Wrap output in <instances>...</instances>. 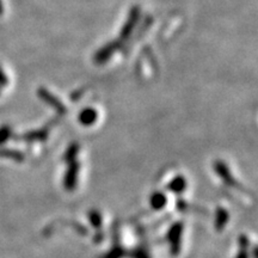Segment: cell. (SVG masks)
<instances>
[{
    "mask_svg": "<svg viewBox=\"0 0 258 258\" xmlns=\"http://www.w3.org/2000/svg\"><path fill=\"white\" fill-rule=\"evenodd\" d=\"M214 169H215V172L218 173V176L221 177L222 180H224L226 184L232 186V188H235L237 190H239V191H241V192L246 194V195H250V191H247V190L245 189L239 182H237V180L233 178L231 171L228 170L227 165H226L224 161H222V160L215 161Z\"/></svg>",
    "mask_w": 258,
    "mask_h": 258,
    "instance_id": "6da1fadb",
    "label": "cell"
},
{
    "mask_svg": "<svg viewBox=\"0 0 258 258\" xmlns=\"http://www.w3.org/2000/svg\"><path fill=\"white\" fill-rule=\"evenodd\" d=\"M139 18H140V8L135 5L131 9V11H129L127 21H125V23L123 24V27H122V29H121L120 42L128 40V37L131 36L132 32L134 31L135 27H137Z\"/></svg>",
    "mask_w": 258,
    "mask_h": 258,
    "instance_id": "7a4b0ae2",
    "label": "cell"
},
{
    "mask_svg": "<svg viewBox=\"0 0 258 258\" xmlns=\"http://www.w3.org/2000/svg\"><path fill=\"white\" fill-rule=\"evenodd\" d=\"M120 47H121L120 41L109 42V43L104 44L101 49L97 50V53L93 55V61H95V63L97 64H103L108 62V61L111 59V56L118 50V48Z\"/></svg>",
    "mask_w": 258,
    "mask_h": 258,
    "instance_id": "3957f363",
    "label": "cell"
},
{
    "mask_svg": "<svg viewBox=\"0 0 258 258\" xmlns=\"http://www.w3.org/2000/svg\"><path fill=\"white\" fill-rule=\"evenodd\" d=\"M182 233H183V222H176L170 228L166 238L171 245V253L178 254L180 251V243H182Z\"/></svg>",
    "mask_w": 258,
    "mask_h": 258,
    "instance_id": "277c9868",
    "label": "cell"
},
{
    "mask_svg": "<svg viewBox=\"0 0 258 258\" xmlns=\"http://www.w3.org/2000/svg\"><path fill=\"white\" fill-rule=\"evenodd\" d=\"M37 96L40 97V99L42 102H44L46 104L51 106V108H53L56 112H59V114H61V115L66 114L67 110H66V106L63 105V103L61 102L56 96H54L50 91H48L47 89H44V88L38 89Z\"/></svg>",
    "mask_w": 258,
    "mask_h": 258,
    "instance_id": "5b68a950",
    "label": "cell"
},
{
    "mask_svg": "<svg viewBox=\"0 0 258 258\" xmlns=\"http://www.w3.org/2000/svg\"><path fill=\"white\" fill-rule=\"evenodd\" d=\"M78 173H79V163L78 160H73L69 163V167H67L66 173H64L63 178V185L64 188L70 191L74 190L77 186V180H78Z\"/></svg>",
    "mask_w": 258,
    "mask_h": 258,
    "instance_id": "8992f818",
    "label": "cell"
},
{
    "mask_svg": "<svg viewBox=\"0 0 258 258\" xmlns=\"http://www.w3.org/2000/svg\"><path fill=\"white\" fill-rule=\"evenodd\" d=\"M48 135H49V128L44 127V128H41V129H36V131L28 132V133L23 134L21 138H18V139L27 141V143H32V141H44V140H47Z\"/></svg>",
    "mask_w": 258,
    "mask_h": 258,
    "instance_id": "52a82bcc",
    "label": "cell"
},
{
    "mask_svg": "<svg viewBox=\"0 0 258 258\" xmlns=\"http://www.w3.org/2000/svg\"><path fill=\"white\" fill-rule=\"evenodd\" d=\"M98 118V112H97L93 108H86L82 110L79 114V122L85 127H90L92 125Z\"/></svg>",
    "mask_w": 258,
    "mask_h": 258,
    "instance_id": "ba28073f",
    "label": "cell"
},
{
    "mask_svg": "<svg viewBox=\"0 0 258 258\" xmlns=\"http://www.w3.org/2000/svg\"><path fill=\"white\" fill-rule=\"evenodd\" d=\"M114 230H115V234H114L115 246L112 247L110 252L106 254L104 258H122V257L125 256V251H124L123 247H122L120 245V235H118V227H117V226H116Z\"/></svg>",
    "mask_w": 258,
    "mask_h": 258,
    "instance_id": "9c48e42d",
    "label": "cell"
},
{
    "mask_svg": "<svg viewBox=\"0 0 258 258\" xmlns=\"http://www.w3.org/2000/svg\"><path fill=\"white\" fill-rule=\"evenodd\" d=\"M186 188V179L183 176H177L167 184L166 189L176 194H182Z\"/></svg>",
    "mask_w": 258,
    "mask_h": 258,
    "instance_id": "30bf717a",
    "label": "cell"
},
{
    "mask_svg": "<svg viewBox=\"0 0 258 258\" xmlns=\"http://www.w3.org/2000/svg\"><path fill=\"white\" fill-rule=\"evenodd\" d=\"M228 219H230V214L226 211L225 208L218 207L217 209V215H215V228H217L218 232H221L224 230L226 224L228 222Z\"/></svg>",
    "mask_w": 258,
    "mask_h": 258,
    "instance_id": "8fae6325",
    "label": "cell"
},
{
    "mask_svg": "<svg viewBox=\"0 0 258 258\" xmlns=\"http://www.w3.org/2000/svg\"><path fill=\"white\" fill-rule=\"evenodd\" d=\"M166 196L164 195L163 192H154L152 194L150 200L151 207H152L154 211H160V209H163L166 206Z\"/></svg>",
    "mask_w": 258,
    "mask_h": 258,
    "instance_id": "7c38bea8",
    "label": "cell"
},
{
    "mask_svg": "<svg viewBox=\"0 0 258 258\" xmlns=\"http://www.w3.org/2000/svg\"><path fill=\"white\" fill-rule=\"evenodd\" d=\"M0 157L10 158V159L16 160V161H23L24 160V154L22 153L21 151L8 150V148H3V150H0Z\"/></svg>",
    "mask_w": 258,
    "mask_h": 258,
    "instance_id": "4fadbf2b",
    "label": "cell"
},
{
    "mask_svg": "<svg viewBox=\"0 0 258 258\" xmlns=\"http://www.w3.org/2000/svg\"><path fill=\"white\" fill-rule=\"evenodd\" d=\"M79 148L80 147H79L78 144L73 143L69 148H67L66 153H64V156H63V159L66 160L67 163H71V161L76 160V158L79 153Z\"/></svg>",
    "mask_w": 258,
    "mask_h": 258,
    "instance_id": "5bb4252c",
    "label": "cell"
},
{
    "mask_svg": "<svg viewBox=\"0 0 258 258\" xmlns=\"http://www.w3.org/2000/svg\"><path fill=\"white\" fill-rule=\"evenodd\" d=\"M12 137V128L8 124L0 127V145L5 144Z\"/></svg>",
    "mask_w": 258,
    "mask_h": 258,
    "instance_id": "9a60e30c",
    "label": "cell"
},
{
    "mask_svg": "<svg viewBox=\"0 0 258 258\" xmlns=\"http://www.w3.org/2000/svg\"><path fill=\"white\" fill-rule=\"evenodd\" d=\"M89 218H90V222H91L93 227H95V228L101 227V225H102V215H101V213H99L98 211H95V209H92V211L90 212Z\"/></svg>",
    "mask_w": 258,
    "mask_h": 258,
    "instance_id": "2e32d148",
    "label": "cell"
},
{
    "mask_svg": "<svg viewBox=\"0 0 258 258\" xmlns=\"http://www.w3.org/2000/svg\"><path fill=\"white\" fill-rule=\"evenodd\" d=\"M131 256H132V258H150L147 251L144 250L143 247H139V249L135 250L134 252L131 254Z\"/></svg>",
    "mask_w": 258,
    "mask_h": 258,
    "instance_id": "e0dca14e",
    "label": "cell"
},
{
    "mask_svg": "<svg viewBox=\"0 0 258 258\" xmlns=\"http://www.w3.org/2000/svg\"><path fill=\"white\" fill-rule=\"evenodd\" d=\"M9 84V78L8 76H6V73L4 72V70L2 69V66H0V88H5L6 85Z\"/></svg>",
    "mask_w": 258,
    "mask_h": 258,
    "instance_id": "ac0fdd59",
    "label": "cell"
},
{
    "mask_svg": "<svg viewBox=\"0 0 258 258\" xmlns=\"http://www.w3.org/2000/svg\"><path fill=\"white\" fill-rule=\"evenodd\" d=\"M239 245H240V247H249V245H250V241H249V239H247V237L246 235H240L239 237Z\"/></svg>",
    "mask_w": 258,
    "mask_h": 258,
    "instance_id": "d6986e66",
    "label": "cell"
},
{
    "mask_svg": "<svg viewBox=\"0 0 258 258\" xmlns=\"http://www.w3.org/2000/svg\"><path fill=\"white\" fill-rule=\"evenodd\" d=\"M240 251L239 253L237 254V257L235 258H249V253H247V249L246 247H240Z\"/></svg>",
    "mask_w": 258,
    "mask_h": 258,
    "instance_id": "ffe728a7",
    "label": "cell"
},
{
    "mask_svg": "<svg viewBox=\"0 0 258 258\" xmlns=\"http://www.w3.org/2000/svg\"><path fill=\"white\" fill-rule=\"evenodd\" d=\"M4 14V4H3V0H0V16Z\"/></svg>",
    "mask_w": 258,
    "mask_h": 258,
    "instance_id": "44dd1931",
    "label": "cell"
}]
</instances>
